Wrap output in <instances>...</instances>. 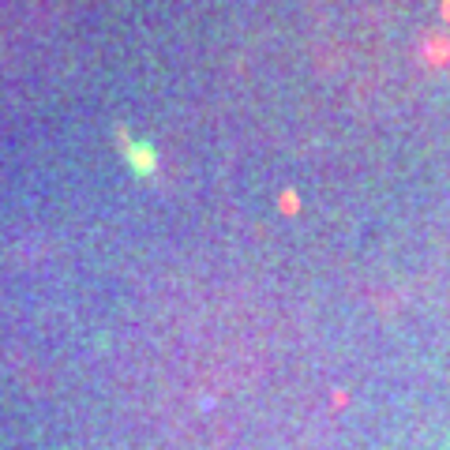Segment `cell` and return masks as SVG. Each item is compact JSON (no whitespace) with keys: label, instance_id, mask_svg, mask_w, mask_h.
<instances>
[{"label":"cell","instance_id":"1","mask_svg":"<svg viewBox=\"0 0 450 450\" xmlns=\"http://www.w3.org/2000/svg\"><path fill=\"white\" fill-rule=\"evenodd\" d=\"M128 154H131V165H136L139 173H150V169H154V150L147 147V143L131 139V143H128Z\"/></svg>","mask_w":450,"mask_h":450}]
</instances>
